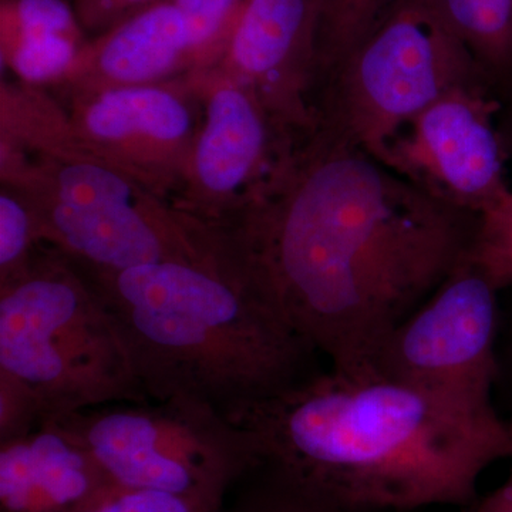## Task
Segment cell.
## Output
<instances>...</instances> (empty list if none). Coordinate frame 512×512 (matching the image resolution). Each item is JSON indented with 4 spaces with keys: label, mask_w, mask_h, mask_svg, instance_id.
Returning a JSON list of instances; mask_svg holds the SVG:
<instances>
[{
    "label": "cell",
    "mask_w": 512,
    "mask_h": 512,
    "mask_svg": "<svg viewBox=\"0 0 512 512\" xmlns=\"http://www.w3.org/2000/svg\"><path fill=\"white\" fill-rule=\"evenodd\" d=\"M82 25L67 0H2V40L16 36H82Z\"/></svg>",
    "instance_id": "cell-20"
},
{
    "label": "cell",
    "mask_w": 512,
    "mask_h": 512,
    "mask_svg": "<svg viewBox=\"0 0 512 512\" xmlns=\"http://www.w3.org/2000/svg\"><path fill=\"white\" fill-rule=\"evenodd\" d=\"M220 508L161 491L114 485L79 512H217Z\"/></svg>",
    "instance_id": "cell-21"
},
{
    "label": "cell",
    "mask_w": 512,
    "mask_h": 512,
    "mask_svg": "<svg viewBox=\"0 0 512 512\" xmlns=\"http://www.w3.org/2000/svg\"><path fill=\"white\" fill-rule=\"evenodd\" d=\"M501 107L483 86L460 87L404 124L377 160L431 197L481 214L511 190Z\"/></svg>",
    "instance_id": "cell-8"
},
{
    "label": "cell",
    "mask_w": 512,
    "mask_h": 512,
    "mask_svg": "<svg viewBox=\"0 0 512 512\" xmlns=\"http://www.w3.org/2000/svg\"><path fill=\"white\" fill-rule=\"evenodd\" d=\"M42 241L39 222L28 200L2 192L0 195V282L19 275L36 255Z\"/></svg>",
    "instance_id": "cell-19"
},
{
    "label": "cell",
    "mask_w": 512,
    "mask_h": 512,
    "mask_svg": "<svg viewBox=\"0 0 512 512\" xmlns=\"http://www.w3.org/2000/svg\"><path fill=\"white\" fill-rule=\"evenodd\" d=\"M498 134L507 160H512V96L505 101L497 117Z\"/></svg>",
    "instance_id": "cell-26"
},
{
    "label": "cell",
    "mask_w": 512,
    "mask_h": 512,
    "mask_svg": "<svg viewBox=\"0 0 512 512\" xmlns=\"http://www.w3.org/2000/svg\"><path fill=\"white\" fill-rule=\"evenodd\" d=\"M463 512H512V471L503 485L463 507Z\"/></svg>",
    "instance_id": "cell-25"
},
{
    "label": "cell",
    "mask_w": 512,
    "mask_h": 512,
    "mask_svg": "<svg viewBox=\"0 0 512 512\" xmlns=\"http://www.w3.org/2000/svg\"><path fill=\"white\" fill-rule=\"evenodd\" d=\"M466 46L485 86L504 104L512 96V0H429Z\"/></svg>",
    "instance_id": "cell-14"
},
{
    "label": "cell",
    "mask_w": 512,
    "mask_h": 512,
    "mask_svg": "<svg viewBox=\"0 0 512 512\" xmlns=\"http://www.w3.org/2000/svg\"><path fill=\"white\" fill-rule=\"evenodd\" d=\"M77 136L100 158L123 167L165 164L190 157L194 117L175 90L144 86L100 87L77 106Z\"/></svg>",
    "instance_id": "cell-11"
},
{
    "label": "cell",
    "mask_w": 512,
    "mask_h": 512,
    "mask_svg": "<svg viewBox=\"0 0 512 512\" xmlns=\"http://www.w3.org/2000/svg\"><path fill=\"white\" fill-rule=\"evenodd\" d=\"M0 372L35 394L46 419L150 402L106 306L59 251L36 252L0 282Z\"/></svg>",
    "instance_id": "cell-4"
},
{
    "label": "cell",
    "mask_w": 512,
    "mask_h": 512,
    "mask_svg": "<svg viewBox=\"0 0 512 512\" xmlns=\"http://www.w3.org/2000/svg\"><path fill=\"white\" fill-rule=\"evenodd\" d=\"M217 512H356L303 490L271 468L258 466L242 478Z\"/></svg>",
    "instance_id": "cell-15"
},
{
    "label": "cell",
    "mask_w": 512,
    "mask_h": 512,
    "mask_svg": "<svg viewBox=\"0 0 512 512\" xmlns=\"http://www.w3.org/2000/svg\"><path fill=\"white\" fill-rule=\"evenodd\" d=\"M114 485L62 421L0 443V512H79Z\"/></svg>",
    "instance_id": "cell-12"
},
{
    "label": "cell",
    "mask_w": 512,
    "mask_h": 512,
    "mask_svg": "<svg viewBox=\"0 0 512 512\" xmlns=\"http://www.w3.org/2000/svg\"><path fill=\"white\" fill-rule=\"evenodd\" d=\"M183 10L204 45L220 56L247 0H170Z\"/></svg>",
    "instance_id": "cell-22"
},
{
    "label": "cell",
    "mask_w": 512,
    "mask_h": 512,
    "mask_svg": "<svg viewBox=\"0 0 512 512\" xmlns=\"http://www.w3.org/2000/svg\"><path fill=\"white\" fill-rule=\"evenodd\" d=\"M82 36L43 35L16 36L3 40V49L13 69L30 83L50 82L69 74L79 56Z\"/></svg>",
    "instance_id": "cell-18"
},
{
    "label": "cell",
    "mask_w": 512,
    "mask_h": 512,
    "mask_svg": "<svg viewBox=\"0 0 512 512\" xmlns=\"http://www.w3.org/2000/svg\"><path fill=\"white\" fill-rule=\"evenodd\" d=\"M211 59L183 10L158 0L84 45L69 74L96 76L97 89L144 86L185 64Z\"/></svg>",
    "instance_id": "cell-13"
},
{
    "label": "cell",
    "mask_w": 512,
    "mask_h": 512,
    "mask_svg": "<svg viewBox=\"0 0 512 512\" xmlns=\"http://www.w3.org/2000/svg\"><path fill=\"white\" fill-rule=\"evenodd\" d=\"M259 464L356 512L466 507L512 458V421L373 373H313L228 417Z\"/></svg>",
    "instance_id": "cell-2"
},
{
    "label": "cell",
    "mask_w": 512,
    "mask_h": 512,
    "mask_svg": "<svg viewBox=\"0 0 512 512\" xmlns=\"http://www.w3.org/2000/svg\"><path fill=\"white\" fill-rule=\"evenodd\" d=\"M73 264L116 323L150 400H190L228 419L313 375L318 352L228 242L202 258L121 271Z\"/></svg>",
    "instance_id": "cell-3"
},
{
    "label": "cell",
    "mask_w": 512,
    "mask_h": 512,
    "mask_svg": "<svg viewBox=\"0 0 512 512\" xmlns=\"http://www.w3.org/2000/svg\"><path fill=\"white\" fill-rule=\"evenodd\" d=\"M485 86L466 46L429 0H393L316 97L318 130L376 160L421 111L460 87Z\"/></svg>",
    "instance_id": "cell-5"
},
{
    "label": "cell",
    "mask_w": 512,
    "mask_h": 512,
    "mask_svg": "<svg viewBox=\"0 0 512 512\" xmlns=\"http://www.w3.org/2000/svg\"><path fill=\"white\" fill-rule=\"evenodd\" d=\"M325 0H247L221 53L225 76L247 86L299 137L318 131Z\"/></svg>",
    "instance_id": "cell-9"
},
{
    "label": "cell",
    "mask_w": 512,
    "mask_h": 512,
    "mask_svg": "<svg viewBox=\"0 0 512 512\" xmlns=\"http://www.w3.org/2000/svg\"><path fill=\"white\" fill-rule=\"evenodd\" d=\"M306 140L279 124L247 86L225 76L207 101L190 160L205 222L212 225L222 210L227 221L268 197Z\"/></svg>",
    "instance_id": "cell-10"
},
{
    "label": "cell",
    "mask_w": 512,
    "mask_h": 512,
    "mask_svg": "<svg viewBox=\"0 0 512 512\" xmlns=\"http://www.w3.org/2000/svg\"><path fill=\"white\" fill-rule=\"evenodd\" d=\"M113 483L221 508L259 458L247 431L205 404L116 403L57 417Z\"/></svg>",
    "instance_id": "cell-6"
},
{
    "label": "cell",
    "mask_w": 512,
    "mask_h": 512,
    "mask_svg": "<svg viewBox=\"0 0 512 512\" xmlns=\"http://www.w3.org/2000/svg\"><path fill=\"white\" fill-rule=\"evenodd\" d=\"M157 2L158 0H100L79 22L83 30L101 35Z\"/></svg>",
    "instance_id": "cell-24"
},
{
    "label": "cell",
    "mask_w": 512,
    "mask_h": 512,
    "mask_svg": "<svg viewBox=\"0 0 512 512\" xmlns=\"http://www.w3.org/2000/svg\"><path fill=\"white\" fill-rule=\"evenodd\" d=\"M466 255L498 292L512 288V190L478 214Z\"/></svg>",
    "instance_id": "cell-17"
},
{
    "label": "cell",
    "mask_w": 512,
    "mask_h": 512,
    "mask_svg": "<svg viewBox=\"0 0 512 512\" xmlns=\"http://www.w3.org/2000/svg\"><path fill=\"white\" fill-rule=\"evenodd\" d=\"M393 0H325L320 35L319 87L350 55Z\"/></svg>",
    "instance_id": "cell-16"
},
{
    "label": "cell",
    "mask_w": 512,
    "mask_h": 512,
    "mask_svg": "<svg viewBox=\"0 0 512 512\" xmlns=\"http://www.w3.org/2000/svg\"><path fill=\"white\" fill-rule=\"evenodd\" d=\"M498 291L467 255L383 340L373 375L468 406L490 407L498 375Z\"/></svg>",
    "instance_id": "cell-7"
},
{
    "label": "cell",
    "mask_w": 512,
    "mask_h": 512,
    "mask_svg": "<svg viewBox=\"0 0 512 512\" xmlns=\"http://www.w3.org/2000/svg\"><path fill=\"white\" fill-rule=\"evenodd\" d=\"M100 0H73L74 12H76L77 19H82L87 12H90Z\"/></svg>",
    "instance_id": "cell-27"
},
{
    "label": "cell",
    "mask_w": 512,
    "mask_h": 512,
    "mask_svg": "<svg viewBox=\"0 0 512 512\" xmlns=\"http://www.w3.org/2000/svg\"><path fill=\"white\" fill-rule=\"evenodd\" d=\"M477 218L318 130L275 190L225 231L332 369L366 375L383 340L467 254Z\"/></svg>",
    "instance_id": "cell-1"
},
{
    "label": "cell",
    "mask_w": 512,
    "mask_h": 512,
    "mask_svg": "<svg viewBox=\"0 0 512 512\" xmlns=\"http://www.w3.org/2000/svg\"><path fill=\"white\" fill-rule=\"evenodd\" d=\"M45 419V410L35 394L0 372V443L26 436Z\"/></svg>",
    "instance_id": "cell-23"
}]
</instances>
